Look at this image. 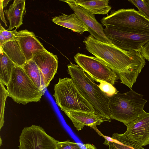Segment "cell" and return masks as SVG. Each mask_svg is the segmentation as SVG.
Here are the masks:
<instances>
[{"label":"cell","mask_w":149,"mask_h":149,"mask_svg":"<svg viewBox=\"0 0 149 149\" xmlns=\"http://www.w3.org/2000/svg\"><path fill=\"white\" fill-rule=\"evenodd\" d=\"M83 42L86 49L115 72L122 83L131 89L146 64L141 52L122 49L89 35Z\"/></svg>","instance_id":"6da1fadb"},{"label":"cell","mask_w":149,"mask_h":149,"mask_svg":"<svg viewBox=\"0 0 149 149\" xmlns=\"http://www.w3.org/2000/svg\"><path fill=\"white\" fill-rule=\"evenodd\" d=\"M68 72L79 92L93 107L97 113L111 122L109 96L78 65H68Z\"/></svg>","instance_id":"7a4b0ae2"},{"label":"cell","mask_w":149,"mask_h":149,"mask_svg":"<svg viewBox=\"0 0 149 149\" xmlns=\"http://www.w3.org/2000/svg\"><path fill=\"white\" fill-rule=\"evenodd\" d=\"M109 97L111 119L122 122L126 126L145 112L143 107L147 100L132 89Z\"/></svg>","instance_id":"3957f363"},{"label":"cell","mask_w":149,"mask_h":149,"mask_svg":"<svg viewBox=\"0 0 149 149\" xmlns=\"http://www.w3.org/2000/svg\"><path fill=\"white\" fill-rule=\"evenodd\" d=\"M54 86L56 104L64 112L78 111L97 113L92 105L82 96L72 79H59Z\"/></svg>","instance_id":"277c9868"},{"label":"cell","mask_w":149,"mask_h":149,"mask_svg":"<svg viewBox=\"0 0 149 149\" xmlns=\"http://www.w3.org/2000/svg\"><path fill=\"white\" fill-rule=\"evenodd\" d=\"M6 87L8 97L23 104L40 101L45 93L34 84L22 67L17 65L13 69Z\"/></svg>","instance_id":"5b68a950"},{"label":"cell","mask_w":149,"mask_h":149,"mask_svg":"<svg viewBox=\"0 0 149 149\" xmlns=\"http://www.w3.org/2000/svg\"><path fill=\"white\" fill-rule=\"evenodd\" d=\"M105 27L113 26L134 33H149V20L134 8L112 10L101 20Z\"/></svg>","instance_id":"8992f818"},{"label":"cell","mask_w":149,"mask_h":149,"mask_svg":"<svg viewBox=\"0 0 149 149\" xmlns=\"http://www.w3.org/2000/svg\"><path fill=\"white\" fill-rule=\"evenodd\" d=\"M74 58L78 65L97 82L104 81L113 85L118 78L115 72L95 56L77 53Z\"/></svg>","instance_id":"52a82bcc"},{"label":"cell","mask_w":149,"mask_h":149,"mask_svg":"<svg viewBox=\"0 0 149 149\" xmlns=\"http://www.w3.org/2000/svg\"><path fill=\"white\" fill-rule=\"evenodd\" d=\"M58 141L41 126L32 125L22 130L18 147L19 149H58Z\"/></svg>","instance_id":"ba28073f"},{"label":"cell","mask_w":149,"mask_h":149,"mask_svg":"<svg viewBox=\"0 0 149 149\" xmlns=\"http://www.w3.org/2000/svg\"><path fill=\"white\" fill-rule=\"evenodd\" d=\"M104 31L113 44L123 50L141 52L149 41V33H132L113 26L105 27Z\"/></svg>","instance_id":"9c48e42d"},{"label":"cell","mask_w":149,"mask_h":149,"mask_svg":"<svg viewBox=\"0 0 149 149\" xmlns=\"http://www.w3.org/2000/svg\"><path fill=\"white\" fill-rule=\"evenodd\" d=\"M61 1L68 3L87 27L91 36L101 42L112 44L106 36L102 25L96 20L94 14L76 4L72 0Z\"/></svg>","instance_id":"30bf717a"},{"label":"cell","mask_w":149,"mask_h":149,"mask_svg":"<svg viewBox=\"0 0 149 149\" xmlns=\"http://www.w3.org/2000/svg\"><path fill=\"white\" fill-rule=\"evenodd\" d=\"M124 134L142 146L149 144V113L145 112L127 126Z\"/></svg>","instance_id":"8fae6325"},{"label":"cell","mask_w":149,"mask_h":149,"mask_svg":"<svg viewBox=\"0 0 149 149\" xmlns=\"http://www.w3.org/2000/svg\"><path fill=\"white\" fill-rule=\"evenodd\" d=\"M32 59L42 72L47 88L57 72L58 62L57 56L46 49L34 52Z\"/></svg>","instance_id":"7c38bea8"},{"label":"cell","mask_w":149,"mask_h":149,"mask_svg":"<svg viewBox=\"0 0 149 149\" xmlns=\"http://www.w3.org/2000/svg\"><path fill=\"white\" fill-rule=\"evenodd\" d=\"M17 36L21 52L26 61L32 59L34 52L46 49L33 32L20 31Z\"/></svg>","instance_id":"4fadbf2b"},{"label":"cell","mask_w":149,"mask_h":149,"mask_svg":"<svg viewBox=\"0 0 149 149\" xmlns=\"http://www.w3.org/2000/svg\"><path fill=\"white\" fill-rule=\"evenodd\" d=\"M72 122L77 130H80L85 126L90 127L96 131L99 134L96 126L100 125L106 120L97 113L78 111L65 112Z\"/></svg>","instance_id":"5bb4252c"},{"label":"cell","mask_w":149,"mask_h":149,"mask_svg":"<svg viewBox=\"0 0 149 149\" xmlns=\"http://www.w3.org/2000/svg\"><path fill=\"white\" fill-rule=\"evenodd\" d=\"M25 0H15L8 9L4 12L9 26L8 30H11L15 28H19L23 24L24 14L26 13Z\"/></svg>","instance_id":"9a60e30c"},{"label":"cell","mask_w":149,"mask_h":149,"mask_svg":"<svg viewBox=\"0 0 149 149\" xmlns=\"http://www.w3.org/2000/svg\"><path fill=\"white\" fill-rule=\"evenodd\" d=\"M62 14L53 17L52 21L58 25L80 34H82L84 32L88 31L87 27L74 13L70 15Z\"/></svg>","instance_id":"2e32d148"},{"label":"cell","mask_w":149,"mask_h":149,"mask_svg":"<svg viewBox=\"0 0 149 149\" xmlns=\"http://www.w3.org/2000/svg\"><path fill=\"white\" fill-rule=\"evenodd\" d=\"M104 144L109 149H146L127 138L124 134L114 133L111 138L104 136Z\"/></svg>","instance_id":"e0dca14e"},{"label":"cell","mask_w":149,"mask_h":149,"mask_svg":"<svg viewBox=\"0 0 149 149\" xmlns=\"http://www.w3.org/2000/svg\"><path fill=\"white\" fill-rule=\"evenodd\" d=\"M0 48L17 66L22 67L26 62V59L21 51L17 36L15 39L6 42L0 47Z\"/></svg>","instance_id":"ac0fdd59"},{"label":"cell","mask_w":149,"mask_h":149,"mask_svg":"<svg viewBox=\"0 0 149 149\" xmlns=\"http://www.w3.org/2000/svg\"><path fill=\"white\" fill-rule=\"evenodd\" d=\"M72 0L94 15L107 14L111 8L109 5V0Z\"/></svg>","instance_id":"d6986e66"},{"label":"cell","mask_w":149,"mask_h":149,"mask_svg":"<svg viewBox=\"0 0 149 149\" xmlns=\"http://www.w3.org/2000/svg\"><path fill=\"white\" fill-rule=\"evenodd\" d=\"M22 67L34 84L45 93L46 88L44 77L35 63L31 59L26 61Z\"/></svg>","instance_id":"ffe728a7"},{"label":"cell","mask_w":149,"mask_h":149,"mask_svg":"<svg viewBox=\"0 0 149 149\" xmlns=\"http://www.w3.org/2000/svg\"><path fill=\"white\" fill-rule=\"evenodd\" d=\"M0 49V82L7 86L13 69L17 65L1 49Z\"/></svg>","instance_id":"44dd1931"},{"label":"cell","mask_w":149,"mask_h":149,"mask_svg":"<svg viewBox=\"0 0 149 149\" xmlns=\"http://www.w3.org/2000/svg\"><path fill=\"white\" fill-rule=\"evenodd\" d=\"M0 130L3 127L4 123V112L5 103L7 97H8V93L4 85L0 82Z\"/></svg>","instance_id":"7402d4cb"},{"label":"cell","mask_w":149,"mask_h":149,"mask_svg":"<svg viewBox=\"0 0 149 149\" xmlns=\"http://www.w3.org/2000/svg\"><path fill=\"white\" fill-rule=\"evenodd\" d=\"M138 9L139 12L149 20V6L146 0L128 1Z\"/></svg>","instance_id":"603a6c76"},{"label":"cell","mask_w":149,"mask_h":149,"mask_svg":"<svg viewBox=\"0 0 149 149\" xmlns=\"http://www.w3.org/2000/svg\"><path fill=\"white\" fill-rule=\"evenodd\" d=\"M101 90L109 97L118 93V91L112 85L104 81H102L99 86Z\"/></svg>","instance_id":"cb8c5ba5"},{"label":"cell","mask_w":149,"mask_h":149,"mask_svg":"<svg viewBox=\"0 0 149 149\" xmlns=\"http://www.w3.org/2000/svg\"><path fill=\"white\" fill-rule=\"evenodd\" d=\"M0 29V34H1L4 37L6 43L15 39L19 32L17 31L16 29L11 31L6 30L2 26L1 23Z\"/></svg>","instance_id":"d4e9b609"},{"label":"cell","mask_w":149,"mask_h":149,"mask_svg":"<svg viewBox=\"0 0 149 149\" xmlns=\"http://www.w3.org/2000/svg\"><path fill=\"white\" fill-rule=\"evenodd\" d=\"M56 146L58 149H82L78 144L69 140L64 141H58Z\"/></svg>","instance_id":"484cf974"},{"label":"cell","mask_w":149,"mask_h":149,"mask_svg":"<svg viewBox=\"0 0 149 149\" xmlns=\"http://www.w3.org/2000/svg\"><path fill=\"white\" fill-rule=\"evenodd\" d=\"M141 52L145 59L149 61V41L144 45Z\"/></svg>","instance_id":"4316f807"},{"label":"cell","mask_w":149,"mask_h":149,"mask_svg":"<svg viewBox=\"0 0 149 149\" xmlns=\"http://www.w3.org/2000/svg\"><path fill=\"white\" fill-rule=\"evenodd\" d=\"M1 2V8H0V16L2 20V21L5 24L6 26H7V22L5 17L3 13V7L2 6V0H0Z\"/></svg>","instance_id":"83f0119b"},{"label":"cell","mask_w":149,"mask_h":149,"mask_svg":"<svg viewBox=\"0 0 149 149\" xmlns=\"http://www.w3.org/2000/svg\"><path fill=\"white\" fill-rule=\"evenodd\" d=\"M82 147V149H96L94 146L88 143L84 144Z\"/></svg>","instance_id":"f1b7e54d"},{"label":"cell","mask_w":149,"mask_h":149,"mask_svg":"<svg viewBox=\"0 0 149 149\" xmlns=\"http://www.w3.org/2000/svg\"><path fill=\"white\" fill-rule=\"evenodd\" d=\"M5 43L4 37L1 34H0V47L2 46Z\"/></svg>","instance_id":"f546056e"},{"label":"cell","mask_w":149,"mask_h":149,"mask_svg":"<svg viewBox=\"0 0 149 149\" xmlns=\"http://www.w3.org/2000/svg\"><path fill=\"white\" fill-rule=\"evenodd\" d=\"M10 0H2V6L3 8L6 7Z\"/></svg>","instance_id":"4dcf8cb0"},{"label":"cell","mask_w":149,"mask_h":149,"mask_svg":"<svg viewBox=\"0 0 149 149\" xmlns=\"http://www.w3.org/2000/svg\"><path fill=\"white\" fill-rule=\"evenodd\" d=\"M0 146H1L2 144V140L1 139V137H0Z\"/></svg>","instance_id":"1f68e13d"},{"label":"cell","mask_w":149,"mask_h":149,"mask_svg":"<svg viewBox=\"0 0 149 149\" xmlns=\"http://www.w3.org/2000/svg\"><path fill=\"white\" fill-rule=\"evenodd\" d=\"M146 2L149 6V0H146Z\"/></svg>","instance_id":"d6a6232c"}]
</instances>
